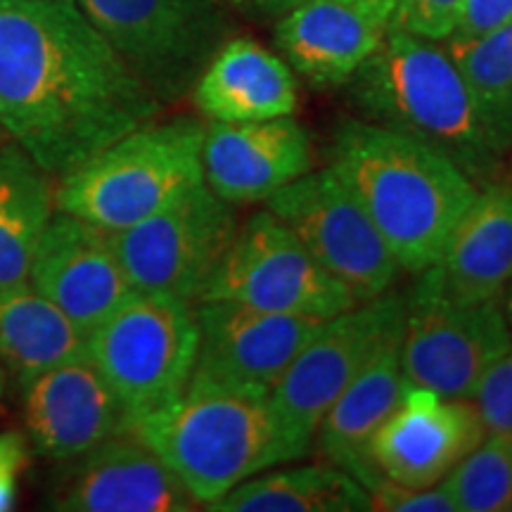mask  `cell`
Segmentation results:
<instances>
[{
	"instance_id": "cell-13",
	"label": "cell",
	"mask_w": 512,
	"mask_h": 512,
	"mask_svg": "<svg viewBox=\"0 0 512 512\" xmlns=\"http://www.w3.org/2000/svg\"><path fill=\"white\" fill-rule=\"evenodd\" d=\"M200 347L190 384L271 396L325 320L211 299L195 306Z\"/></svg>"
},
{
	"instance_id": "cell-11",
	"label": "cell",
	"mask_w": 512,
	"mask_h": 512,
	"mask_svg": "<svg viewBox=\"0 0 512 512\" xmlns=\"http://www.w3.org/2000/svg\"><path fill=\"white\" fill-rule=\"evenodd\" d=\"M406 299L399 354L408 384L444 399H472L486 370L512 349L501 297L458 304L418 280Z\"/></svg>"
},
{
	"instance_id": "cell-7",
	"label": "cell",
	"mask_w": 512,
	"mask_h": 512,
	"mask_svg": "<svg viewBox=\"0 0 512 512\" xmlns=\"http://www.w3.org/2000/svg\"><path fill=\"white\" fill-rule=\"evenodd\" d=\"M223 0H76L159 102L181 98L226 38Z\"/></svg>"
},
{
	"instance_id": "cell-5",
	"label": "cell",
	"mask_w": 512,
	"mask_h": 512,
	"mask_svg": "<svg viewBox=\"0 0 512 512\" xmlns=\"http://www.w3.org/2000/svg\"><path fill=\"white\" fill-rule=\"evenodd\" d=\"M197 119L145 121L62 176L55 207L117 233L204 181Z\"/></svg>"
},
{
	"instance_id": "cell-1",
	"label": "cell",
	"mask_w": 512,
	"mask_h": 512,
	"mask_svg": "<svg viewBox=\"0 0 512 512\" xmlns=\"http://www.w3.org/2000/svg\"><path fill=\"white\" fill-rule=\"evenodd\" d=\"M159 105L76 0H0V126L46 174H69Z\"/></svg>"
},
{
	"instance_id": "cell-31",
	"label": "cell",
	"mask_w": 512,
	"mask_h": 512,
	"mask_svg": "<svg viewBox=\"0 0 512 512\" xmlns=\"http://www.w3.org/2000/svg\"><path fill=\"white\" fill-rule=\"evenodd\" d=\"M512 22V0H465L448 43H467Z\"/></svg>"
},
{
	"instance_id": "cell-25",
	"label": "cell",
	"mask_w": 512,
	"mask_h": 512,
	"mask_svg": "<svg viewBox=\"0 0 512 512\" xmlns=\"http://www.w3.org/2000/svg\"><path fill=\"white\" fill-rule=\"evenodd\" d=\"M50 178L15 140H0V285L27 280L38 240L55 214Z\"/></svg>"
},
{
	"instance_id": "cell-19",
	"label": "cell",
	"mask_w": 512,
	"mask_h": 512,
	"mask_svg": "<svg viewBox=\"0 0 512 512\" xmlns=\"http://www.w3.org/2000/svg\"><path fill=\"white\" fill-rule=\"evenodd\" d=\"M512 278V183L479 190L448 238L444 254L420 280L458 304L501 297Z\"/></svg>"
},
{
	"instance_id": "cell-12",
	"label": "cell",
	"mask_w": 512,
	"mask_h": 512,
	"mask_svg": "<svg viewBox=\"0 0 512 512\" xmlns=\"http://www.w3.org/2000/svg\"><path fill=\"white\" fill-rule=\"evenodd\" d=\"M408 299L392 290L325 320L271 392V403L294 432L313 441L335 399L389 344L399 342Z\"/></svg>"
},
{
	"instance_id": "cell-15",
	"label": "cell",
	"mask_w": 512,
	"mask_h": 512,
	"mask_svg": "<svg viewBox=\"0 0 512 512\" xmlns=\"http://www.w3.org/2000/svg\"><path fill=\"white\" fill-rule=\"evenodd\" d=\"M60 512H188L197 508L181 479L133 430L67 460L50 486Z\"/></svg>"
},
{
	"instance_id": "cell-4",
	"label": "cell",
	"mask_w": 512,
	"mask_h": 512,
	"mask_svg": "<svg viewBox=\"0 0 512 512\" xmlns=\"http://www.w3.org/2000/svg\"><path fill=\"white\" fill-rule=\"evenodd\" d=\"M349 86L366 121L437 147L477 185L505 181L508 166L486 133L463 74L434 41L389 27Z\"/></svg>"
},
{
	"instance_id": "cell-24",
	"label": "cell",
	"mask_w": 512,
	"mask_h": 512,
	"mask_svg": "<svg viewBox=\"0 0 512 512\" xmlns=\"http://www.w3.org/2000/svg\"><path fill=\"white\" fill-rule=\"evenodd\" d=\"M214 512H363L373 510L368 489L335 465L264 470L230 489Z\"/></svg>"
},
{
	"instance_id": "cell-34",
	"label": "cell",
	"mask_w": 512,
	"mask_h": 512,
	"mask_svg": "<svg viewBox=\"0 0 512 512\" xmlns=\"http://www.w3.org/2000/svg\"><path fill=\"white\" fill-rule=\"evenodd\" d=\"M339 3L354 5V8L368 12V15H373L384 24H392V17L396 10V0H339Z\"/></svg>"
},
{
	"instance_id": "cell-26",
	"label": "cell",
	"mask_w": 512,
	"mask_h": 512,
	"mask_svg": "<svg viewBox=\"0 0 512 512\" xmlns=\"http://www.w3.org/2000/svg\"><path fill=\"white\" fill-rule=\"evenodd\" d=\"M448 55L470 88L479 117L512 183V22L467 43H448Z\"/></svg>"
},
{
	"instance_id": "cell-30",
	"label": "cell",
	"mask_w": 512,
	"mask_h": 512,
	"mask_svg": "<svg viewBox=\"0 0 512 512\" xmlns=\"http://www.w3.org/2000/svg\"><path fill=\"white\" fill-rule=\"evenodd\" d=\"M373 510H392V512H458V505L451 494L444 489L427 486V489H411L380 479L375 486L368 489Z\"/></svg>"
},
{
	"instance_id": "cell-23",
	"label": "cell",
	"mask_w": 512,
	"mask_h": 512,
	"mask_svg": "<svg viewBox=\"0 0 512 512\" xmlns=\"http://www.w3.org/2000/svg\"><path fill=\"white\" fill-rule=\"evenodd\" d=\"M88 358V337L29 280L0 285V363L19 387L64 363Z\"/></svg>"
},
{
	"instance_id": "cell-33",
	"label": "cell",
	"mask_w": 512,
	"mask_h": 512,
	"mask_svg": "<svg viewBox=\"0 0 512 512\" xmlns=\"http://www.w3.org/2000/svg\"><path fill=\"white\" fill-rule=\"evenodd\" d=\"M226 3L235 5V8L247 12L249 17H283L285 12L297 8V5L306 3V0H226Z\"/></svg>"
},
{
	"instance_id": "cell-10",
	"label": "cell",
	"mask_w": 512,
	"mask_h": 512,
	"mask_svg": "<svg viewBox=\"0 0 512 512\" xmlns=\"http://www.w3.org/2000/svg\"><path fill=\"white\" fill-rule=\"evenodd\" d=\"M266 204L358 304L394 287L401 273L399 261L332 166L299 176Z\"/></svg>"
},
{
	"instance_id": "cell-3",
	"label": "cell",
	"mask_w": 512,
	"mask_h": 512,
	"mask_svg": "<svg viewBox=\"0 0 512 512\" xmlns=\"http://www.w3.org/2000/svg\"><path fill=\"white\" fill-rule=\"evenodd\" d=\"M145 441L204 508L271 467L311 453L313 441L287 427L271 396L188 384L181 399L136 420Z\"/></svg>"
},
{
	"instance_id": "cell-8",
	"label": "cell",
	"mask_w": 512,
	"mask_h": 512,
	"mask_svg": "<svg viewBox=\"0 0 512 512\" xmlns=\"http://www.w3.org/2000/svg\"><path fill=\"white\" fill-rule=\"evenodd\" d=\"M211 299L318 320H330L358 304L268 209L238 228L197 302Z\"/></svg>"
},
{
	"instance_id": "cell-20",
	"label": "cell",
	"mask_w": 512,
	"mask_h": 512,
	"mask_svg": "<svg viewBox=\"0 0 512 512\" xmlns=\"http://www.w3.org/2000/svg\"><path fill=\"white\" fill-rule=\"evenodd\" d=\"M389 24L339 0H306L278 17L275 43L297 74L316 88L351 81L382 46Z\"/></svg>"
},
{
	"instance_id": "cell-16",
	"label": "cell",
	"mask_w": 512,
	"mask_h": 512,
	"mask_svg": "<svg viewBox=\"0 0 512 512\" xmlns=\"http://www.w3.org/2000/svg\"><path fill=\"white\" fill-rule=\"evenodd\" d=\"M484 437V420L470 399H444L430 389L408 387L370 441V460L389 482L427 489L444 482Z\"/></svg>"
},
{
	"instance_id": "cell-32",
	"label": "cell",
	"mask_w": 512,
	"mask_h": 512,
	"mask_svg": "<svg viewBox=\"0 0 512 512\" xmlns=\"http://www.w3.org/2000/svg\"><path fill=\"white\" fill-rule=\"evenodd\" d=\"M29 465L27 441L19 432H0V512L17 503V484Z\"/></svg>"
},
{
	"instance_id": "cell-29",
	"label": "cell",
	"mask_w": 512,
	"mask_h": 512,
	"mask_svg": "<svg viewBox=\"0 0 512 512\" xmlns=\"http://www.w3.org/2000/svg\"><path fill=\"white\" fill-rule=\"evenodd\" d=\"M472 399L482 415L486 432L512 434V349L486 370Z\"/></svg>"
},
{
	"instance_id": "cell-37",
	"label": "cell",
	"mask_w": 512,
	"mask_h": 512,
	"mask_svg": "<svg viewBox=\"0 0 512 512\" xmlns=\"http://www.w3.org/2000/svg\"><path fill=\"white\" fill-rule=\"evenodd\" d=\"M0 140H8V136H5V131H3V126H0Z\"/></svg>"
},
{
	"instance_id": "cell-2",
	"label": "cell",
	"mask_w": 512,
	"mask_h": 512,
	"mask_svg": "<svg viewBox=\"0 0 512 512\" xmlns=\"http://www.w3.org/2000/svg\"><path fill=\"white\" fill-rule=\"evenodd\" d=\"M330 166L368 211L401 271L420 275L444 254L479 185L437 147L347 119L335 128Z\"/></svg>"
},
{
	"instance_id": "cell-18",
	"label": "cell",
	"mask_w": 512,
	"mask_h": 512,
	"mask_svg": "<svg viewBox=\"0 0 512 512\" xmlns=\"http://www.w3.org/2000/svg\"><path fill=\"white\" fill-rule=\"evenodd\" d=\"M313 159L311 133L292 117L204 128V183L233 207L266 202L313 171Z\"/></svg>"
},
{
	"instance_id": "cell-38",
	"label": "cell",
	"mask_w": 512,
	"mask_h": 512,
	"mask_svg": "<svg viewBox=\"0 0 512 512\" xmlns=\"http://www.w3.org/2000/svg\"><path fill=\"white\" fill-rule=\"evenodd\" d=\"M0 418H3V406H0Z\"/></svg>"
},
{
	"instance_id": "cell-28",
	"label": "cell",
	"mask_w": 512,
	"mask_h": 512,
	"mask_svg": "<svg viewBox=\"0 0 512 512\" xmlns=\"http://www.w3.org/2000/svg\"><path fill=\"white\" fill-rule=\"evenodd\" d=\"M465 0H396V10L389 27L408 34L444 41L456 29Z\"/></svg>"
},
{
	"instance_id": "cell-36",
	"label": "cell",
	"mask_w": 512,
	"mask_h": 512,
	"mask_svg": "<svg viewBox=\"0 0 512 512\" xmlns=\"http://www.w3.org/2000/svg\"><path fill=\"white\" fill-rule=\"evenodd\" d=\"M5 387H8V375H5V366L0 363V399H3Z\"/></svg>"
},
{
	"instance_id": "cell-9",
	"label": "cell",
	"mask_w": 512,
	"mask_h": 512,
	"mask_svg": "<svg viewBox=\"0 0 512 512\" xmlns=\"http://www.w3.org/2000/svg\"><path fill=\"white\" fill-rule=\"evenodd\" d=\"M240 223L233 204L207 183L192 185L157 214L112 233L136 292L197 302Z\"/></svg>"
},
{
	"instance_id": "cell-21",
	"label": "cell",
	"mask_w": 512,
	"mask_h": 512,
	"mask_svg": "<svg viewBox=\"0 0 512 512\" xmlns=\"http://www.w3.org/2000/svg\"><path fill=\"white\" fill-rule=\"evenodd\" d=\"M195 105L209 121L247 124L292 117L299 83L292 69L252 38H230L195 81Z\"/></svg>"
},
{
	"instance_id": "cell-6",
	"label": "cell",
	"mask_w": 512,
	"mask_h": 512,
	"mask_svg": "<svg viewBox=\"0 0 512 512\" xmlns=\"http://www.w3.org/2000/svg\"><path fill=\"white\" fill-rule=\"evenodd\" d=\"M197 347L200 328L190 302L136 292L88 335V361L136 422L181 399Z\"/></svg>"
},
{
	"instance_id": "cell-27",
	"label": "cell",
	"mask_w": 512,
	"mask_h": 512,
	"mask_svg": "<svg viewBox=\"0 0 512 512\" xmlns=\"http://www.w3.org/2000/svg\"><path fill=\"white\" fill-rule=\"evenodd\" d=\"M444 489L463 512H503L512 505V434L489 432L448 472Z\"/></svg>"
},
{
	"instance_id": "cell-17",
	"label": "cell",
	"mask_w": 512,
	"mask_h": 512,
	"mask_svg": "<svg viewBox=\"0 0 512 512\" xmlns=\"http://www.w3.org/2000/svg\"><path fill=\"white\" fill-rule=\"evenodd\" d=\"M31 446L67 463L131 430V415L88 358L64 363L22 387Z\"/></svg>"
},
{
	"instance_id": "cell-14",
	"label": "cell",
	"mask_w": 512,
	"mask_h": 512,
	"mask_svg": "<svg viewBox=\"0 0 512 512\" xmlns=\"http://www.w3.org/2000/svg\"><path fill=\"white\" fill-rule=\"evenodd\" d=\"M27 280L86 337L136 294L110 230L60 209L38 240Z\"/></svg>"
},
{
	"instance_id": "cell-22",
	"label": "cell",
	"mask_w": 512,
	"mask_h": 512,
	"mask_svg": "<svg viewBox=\"0 0 512 512\" xmlns=\"http://www.w3.org/2000/svg\"><path fill=\"white\" fill-rule=\"evenodd\" d=\"M401 339L389 344L354 382L337 396L318 422L313 441L323 463L349 472L366 489L382 475L370 460V441L382 422L392 415L408 392L401 368Z\"/></svg>"
},
{
	"instance_id": "cell-39",
	"label": "cell",
	"mask_w": 512,
	"mask_h": 512,
	"mask_svg": "<svg viewBox=\"0 0 512 512\" xmlns=\"http://www.w3.org/2000/svg\"><path fill=\"white\" fill-rule=\"evenodd\" d=\"M510 510H512V505H510Z\"/></svg>"
},
{
	"instance_id": "cell-35",
	"label": "cell",
	"mask_w": 512,
	"mask_h": 512,
	"mask_svg": "<svg viewBox=\"0 0 512 512\" xmlns=\"http://www.w3.org/2000/svg\"><path fill=\"white\" fill-rule=\"evenodd\" d=\"M505 306H503V313H505V320H508V328H510V335H512V278L508 287H505Z\"/></svg>"
}]
</instances>
